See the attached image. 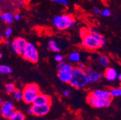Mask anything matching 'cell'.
<instances>
[{
  "mask_svg": "<svg viewBox=\"0 0 121 120\" xmlns=\"http://www.w3.org/2000/svg\"><path fill=\"white\" fill-rule=\"evenodd\" d=\"M90 83L89 76L84 70L75 68L72 73V79L69 83L71 87L76 89H81L86 87Z\"/></svg>",
  "mask_w": 121,
  "mask_h": 120,
  "instance_id": "6da1fadb",
  "label": "cell"
},
{
  "mask_svg": "<svg viewBox=\"0 0 121 120\" xmlns=\"http://www.w3.org/2000/svg\"><path fill=\"white\" fill-rule=\"evenodd\" d=\"M53 24L59 30L71 28L75 24V20L71 15H57L52 19Z\"/></svg>",
  "mask_w": 121,
  "mask_h": 120,
  "instance_id": "7a4b0ae2",
  "label": "cell"
},
{
  "mask_svg": "<svg viewBox=\"0 0 121 120\" xmlns=\"http://www.w3.org/2000/svg\"><path fill=\"white\" fill-rule=\"evenodd\" d=\"M40 90L38 85L32 83L27 84L22 90V100L27 104H33V102L38 95Z\"/></svg>",
  "mask_w": 121,
  "mask_h": 120,
  "instance_id": "3957f363",
  "label": "cell"
},
{
  "mask_svg": "<svg viewBox=\"0 0 121 120\" xmlns=\"http://www.w3.org/2000/svg\"><path fill=\"white\" fill-rule=\"evenodd\" d=\"M106 43L107 40L105 38H104L102 41H100L93 37L89 33L88 34L82 38L81 46L89 50H96L104 47Z\"/></svg>",
  "mask_w": 121,
  "mask_h": 120,
  "instance_id": "277c9868",
  "label": "cell"
},
{
  "mask_svg": "<svg viewBox=\"0 0 121 120\" xmlns=\"http://www.w3.org/2000/svg\"><path fill=\"white\" fill-rule=\"evenodd\" d=\"M22 57L24 59L33 63H36L39 61V52L36 46L30 42H27L24 48Z\"/></svg>",
  "mask_w": 121,
  "mask_h": 120,
  "instance_id": "5b68a950",
  "label": "cell"
},
{
  "mask_svg": "<svg viewBox=\"0 0 121 120\" xmlns=\"http://www.w3.org/2000/svg\"><path fill=\"white\" fill-rule=\"evenodd\" d=\"M86 101L88 104L95 108H106L109 107L112 103V99H99L95 97L92 93L87 96Z\"/></svg>",
  "mask_w": 121,
  "mask_h": 120,
  "instance_id": "8992f818",
  "label": "cell"
},
{
  "mask_svg": "<svg viewBox=\"0 0 121 120\" xmlns=\"http://www.w3.org/2000/svg\"><path fill=\"white\" fill-rule=\"evenodd\" d=\"M27 43V41H26V40L22 37H19L14 38L11 45L12 50L16 54L22 55Z\"/></svg>",
  "mask_w": 121,
  "mask_h": 120,
  "instance_id": "52a82bcc",
  "label": "cell"
},
{
  "mask_svg": "<svg viewBox=\"0 0 121 120\" xmlns=\"http://www.w3.org/2000/svg\"><path fill=\"white\" fill-rule=\"evenodd\" d=\"M16 110L14 109V104L12 102H4L3 105L1 106V114L5 118L10 119L15 115Z\"/></svg>",
  "mask_w": 121,
  "mask_h": 120,
  "instance_id": "ba28073f",
  "label": "cell"
},
{
  "mask_svg": "<svg viewBox=\"0 0 121 120\" xmlns=\"http://www.w3.org/2000/svg\"><path fill=\"white\" fill-rule=\"evenodd\" d=\"M50 104H33L31 108L33 111V115L37 116H42L46 115L50 111Z\"/></svg>",
  "mask_w": 121,
  "mask_h": 120,
  "instance_id": "9c48e42d",
  "label": "cell"
},
{
  "mask_svg": "<svg viewBox=\"0 0 121 120\" xmlns=\"http://www.w3.org/2000/svg\"><path fill=\"white\" fill-rule=\"evenodd\" d=\"M52 100L50 96L47 94H43L42 92H39L36 97V99L33 102V104L43 105V104H51Z\"/></svg>",
  "mask_w": 121,
  "mask_h": 120,
  "instance_id": "30bf717a",
  "label": "cell"
},
{
  "mask_svg": "<svg viewBox=\"0 0 121 120\" xmlns=\"http://www.w3.org/2000/svg\"><path fill=\"white\" fill-rule=\"evenodd\" d=\"M118 73L116 69L113 67H108L105 70L104 76L108 81H114L118 78Z\"/></svg>",
  "mask_w": 121,
  "mask_h": 120,
  "instance_id": "8fae6325",
  "label": "cell"
},
{
  "mask_svg": "<svg viewBox=\"0 0 121 120\" xmlns=\"http://www.w3.org/2000/svg\"><path fill=\"white\" fill-rule=\"evenodd\" d=\"M57 69H58L59 71H65V72L69 73L72 74L75 68L71 64L63 61V62H60L58 63L57 66Z\"/></svg>",
  "mask_w": 121,
  "mask_h": 120,
  "instance_id": "7c38bea8",
  "label": "cell"
},
{
  "mask_svg": "<svg viewBox=\"0 0 121 120\" xmlns=\"http://www.w3.org/2000/svg\"><path fill=\"white\" fill-rule=\"evenodd\" d=\"M95 97L99 98V99H109L112 98L110 93V91L107 90H94L91 92Z\"/></svg>",
  "mask_w": 121,
  "mask_h": 120,
  "instance_id": "4fadbf2b",
  "label": "cell"
},
{
  "mask_svg": "<svg viewBox=\"0 0 121 120\" xmlns=\"http://www.w3.org/2000/svg\"><path fill=\"white\" fill-rule=\"evenodd\" d=\"M57 76L61 82L64 83H70L72 79V74L65 71H59Z\"/></svg>",
  "mask_w": 121,
  "mask_h": 120,
  "instance_id": "5bb4252c",
  "label": "cell"
},
{
  "mask_svg": "<svg viewBox=\"0 0 121 120\" xmlns=\"http://www.w3.org/2000/svg\"><path fill=\"white\" fill-rule=\"evenodd\" d=\"M47 49L49 51H52L54 52H59L60 51V47L57 45L56 40L54 39H50L48 41Z\"/></svg>",
  "mask_w": 121,
  "mask_h": 120,
  "instance_id": "9a60e30c",
  "label": "cell"
},
{
  "mask_svg": "<svg viewBox=\"0 0 121 120\" xmlns=\"http://www.w3.org/2000/svg\"><path fill=\"white\" fill-rule=\"evenodd\" d=\"M88 76L90 83H95L99 81L103 76V74L99 71H93L90 75Z\"/></svg>",
  "mask_w": 121,
  "mask_h": 120,
  "instance_id": "2e32d148",
  "label": "cell"
},
{
  "mask_svg": "<svg viewBox=\"0 0 121 120\" xmlns=\"http://www.w3.org/2000/svg\"><path fill=\"white\" fill-rule=\"evenodd\" d=\"M1 19L5 23L8 24H11L13 22L14 16L12 13L6 12V13H2L1 15Z\"/></svg>",
  "mask_w": 121,
  "mask_h": 120,
  "instance_id": "e0dca14e",
  "label": "cell"
},
{
  "mask_svg": "<svg viewBox=\"0 0 121 120\" xmlns=\"http://www.w3.org/2000/svg\"><path fill=\"white\" fill-rule=\"evenodd\" d=\"M68 59L71 62H80V59H81V56L78 52L74 51L69 55Z\"/></svg>",
  "mask_w": 121,
  "mask_h": 120,
  "instance_id": "ac0fdd59",
  "label": "cell"
},
{
  "mask_svg": "<svg viewBox=\"0 0 121 120\" xmlns=\"http://www.w3.org/2000/svg\"><path fill=\"white\" fill-rule=\"evenodd\" d=\"M13 72V69L8 65L2 64L0 66V73L3 74H9Z\"/></svg>",
  "mask_w": 121,
  "mask_h": 120,
  "instance_id": "d6986e66",
  "label": "cell"
},
{
  "mask_svg": "<svg viewBox=\"0 0 121 120\" xmlns=\"http://www.w3.org/2000/svg\"><path fill=\"white\" fill-rule=\"evenodd\" d=\"M98 62L103 67H106L109 64V59L105 55H100L98 57Z\"/></svg>",
  "mask_w": 121,
  "mask_h": 120,
  "instance_id": "ffe728a7",
  "label": "cell"
},
{
  "mask_svg": "<svg viewBox=\"0 0 121 120\" xmlns=\"http://www.w3.org/2000/svg\"><path fill=\"white\" fill-rule=\"evenodd\" d=\"M15 85L13 83H9L5 85V91L8 94H13L16 90Z\"/></svg>",
  "mask_w": 121,
  "mask_h": 120,
  "instance_id": "44dd1931",
  "label": "cell"
},
{
  "mask_svg": "<svg viewBox=\"0 0 121 120\" xmlns=\"http://www.w3.org/2000/svg\"><path fill=\"white\" fill-rule=\"evenodd\" d=\"M9 120H25V116L21 111H16L15 115Z\"/></svg>",
  "mask_w": 121,
  "mask_h": 120,
  "instance_id": "7402d4cb",
  "label": "cell"
},
{
  "mask_svg": "<svg viewBox=\"0 0 121 120\" xmlns=\"http://www.w3.org/2000/svg\"><path fill=\"white\" fill-rule=\"evenodd\" d=\"M12 96H13V99H15L16 100H22V91H21L19 89H16V91L12 94Z\"/></svg>",
  "mask_w": 121,
  "mask_h": 120,
  "instance_id": "603a6c76",
  "label": "cell"
},
{
  "mask_svg": "<svg viewBox=\"0 0 121 120\" xmlns=\"http://www.w3.org/2000/svg\"><path fill=\"white\" fill-rule=\"evenodd\" d=\"M110 93L112 97L121 96V88H114L111 89Z\"/></svg>",
  "mask_w": 121,
  "mask_h": 120,
  "instance_id": "cb8c5ba5",
  "label": "cell"
},
{
  "mask_svg": "<svg viewBox=\"0 0 121 120\" xmlns=\"http://www.w3.org/2000/svg\"><path fill=\"white\" fill-rule=\"evenodd\" d=\"M101 15L103 16H104V17H108V16H109L111 15V10L108 8H104L101 12Z\"/></svg>",
  "mask_w": 121,
  "mask_h": 120,
  "instance_id": "d4e9b609",
  "label": "cell"
},
{
  "mask_svg": "<svg viewBox=\"0 0 121 120\" xmlns=\"http://www.w3.org/2000/svg\"><path fill=\"white\" fill-rule=\"evenodd\" d=\"M50 1H51L53 3L61 4L63 5H65V6H68L69 5V3H68L67 0H50Z\"/></svg>",
  "mask_w": 121,
  "mask_h": 120,
  "instance_id": "484cf974",
  "label": "cell"
},
{
  "mask_svg": "<svg viewBox=\"0 0 121 120\" xmlns=\"http://www.w3.org/2000/svg\"><path fill=\"white\" fill-rule=\"evenodd\" d=\"M12 32H13V29H12V28L10 27H8L7 29L5 30V32H4V36L6 38H9V37H10V36L12 35Z\"/></svg>",
  "mask_w": 121,
  "mask_h": 120,
  "instance_id": "4316f807",
  "label": "cell"
},
{
  "mask_svg": "<svg viewBox=\"0 0 121 120\" xmlns=\"http://www.w3.org/2000/svg\"><path fill=\"white\" fill-rule=\"evenodd\" d=\"M89 34V31L87 30V28H81L80 31V36L81 38H84L87 34Z\"/></svg>",
  "mask_w": 121,
  "mask_h": 120,
  "instance_id": "83f0119b",
  "label": "cell"
},
{
  "mask_svg": "<svg viewBox=\"0 0 121 120\" xmlns=\"http://www.w3.org/2000/svg\"><path fill=\"white\" fill-rule=\"evenodd\" d=\"M54 59L55 61L59 62H63V59H64V57L61 54H57L55 55L54 57Z\"/></svg>",
  "mask_w": 121,
  "mask_h": 120,
  "instance_id": "f1b7e54d",
  "label": "cell"
},
{
  "mask_svg": "<svg viewBox=\"0 0 121 120\" xmlns=\"http://www.w3.org/2000/svg\"><path fill=\"white\" fill-rule=\"evenodd\" d=\"M71 93V91L69 89H66V90H65L62 91V94L65 97H68L70 95Z\"/></svg>",
  "mask_w": 121,
  "mask_h": 120,
  "instance_id": "f546056e",
  "label": "cell"
},
{
  "mask_svg": "<svg viewBox=\"0 0 121 120\" xmlns=\"http://www.w3.org/2000/svg\"><path fill=\"white\" fill-rule=\"evenodd\" d=\"M84 70V71H85L87 75H90V74H91V73H92L93 71L92 68L89 67H87Z\"/></svg>",
  "mask_w": 121,
  "mask_h": 120,
  "instance_id": "4dcf8cb0",
  "label": "cell"
},
{
  "mask_svg": "<svg viewBox=\"0 0 121 120\" xmlns=\"http://www.w3.org/2000/svg\"><path fill=\"white\" fill-rule=\"evenodd\" d=\"M87 30L89 31V33H95V32H96V33H99L98 31L94 27H92V26H91V27H89L87 28Z\"/></svg>",
  "mask_w": 121,
  "mask_h": 120,
  "instance_id": "1f68e13d",
  "label": "cell"
},
{
  "mask_svg": "<svg viewBox=\"0 0 121 120\" xmlns=\"http://www.w3.org/2000/svg\"><path fill=\"white\" fill-rule=\"evenodd\" d=\"M93 13H96V14H100V15L101 14V12H102V10H101L97 7H95L93 8Z\"/></svg>",
  "mask_w": 121,
  "mask_h": 120,
  "instance_id": "d6a6232c",
  "label": "cell"
},
{
  "mask_svg": "<svg viewBox=\"0 0 121 120\" xmlns=\"http://www.w3.org/2000/svg\"><path fill=\"white\" fill-rule=\"evenodd\" d=\"M78 68L81 69V70H84V69L86 68V65L84 63H82V62H80L78 64Z\"/></svg>",
  "mask_w": 121,
  "mask_h": 120,
  "instance_id": "836d02e7",
  "label": "cell"
},
{
  "mask_svg": "<svg viewBox=\"0 0 121 120\" xmlns=\"http://www.w3.org/2000/svg\"><path fill=\"white\" fill-rule=\"evenodd\" d=\"M4 44L5 46H10L12 45V42H10V40H5L4 41Z\"/></svg>",
  "mask_w": 121,
  "mask_h": 120,
  "instance_id": "e575fe53",
  "label": "cell"
},
{
  "mask_svg": "<svg viewBox=\"0 0 121 120\" xmlns=\"http://www.w3.org/2000/svg\"><path fill=\"white\" fill-rule=\"evenodd\" d=\"M27 112L28 114H30V115H33V111L31 107L28 108L27 110Z\"/></svg>",
  "mask_w": 121,
  "mask_h": 120,
  "instance_id": "d590c367",
  "label": "cell"
},
{
  "mask_svg": "<svg viewBox=\"0 0 121 120\" xmlns=\"http://www.w3.org/2000/svg\"><path fill=\"white\" fill-rule=\"evenodd\" d=\"M21 19V15L18 13H16L14 15V19L16 20V21H19V20Z\"/></svg>",
  "mask_w": 121,
  "mask_h": 120,
  "instance_id": "8d00e7d4",
  "label": "cell"
},
{
  "mask_svg": "<svg viewBox=\"0 0 121 120\" xmlns=\"http://www.w3.org/2000/svg\"><path fill=\"white\" fill-rule=\"evenodd\" d=\"M118 79L121 82V73H120V74L118 75Z\"/></svg>",
  "mask_w": 121,
  "mask_h": 120,
  "instance_id": "74e56055",
  "label": "cell"
},
{
  "mask_svg": "<svg viewBox=\"0 0 121 120\" xmlns=\"http://www.w3.org/2000/svg\"><path fill=\"white\" fill-rule=\"evenodd\" d=\"M4 103V102H3V100H2V99H0V105L2 106L3 104Z\"/></svg>",
  "mask_w": 121,
  "mask_h": 120,
  "instance_id": "f35d334b",
  "label": "cell"
},
{
  "mask_svg": "<svg viewBox=\"0 0 121 120\" xmlns=\"http://www.w3.org/2000/svg\"><path fill=\"white\" fill-rule=\"evenodd\" d=\"M2 58H3V54H2V53H1V54H0V58L1 59Z\"/></svg>",
  "mask_w": 121,
  "mask_h": 120,
  "instance_id": "ab89813d",
  "label": "cell"
},
{
  "mask_svg": "<svg viewBox=\"0 0 121 120\" xmlns=\"http://www.w3.org/2000/svg\"><path fill=\"white\" fill-rule=\"evenodd\" d=\"M88 1H91V0H88Z\"/></svg>",
  "mask_w": 121,
  "mask_h": 120,
  "instance_id": "60d3db41",
  "label": "cell"
}]
</instances>
